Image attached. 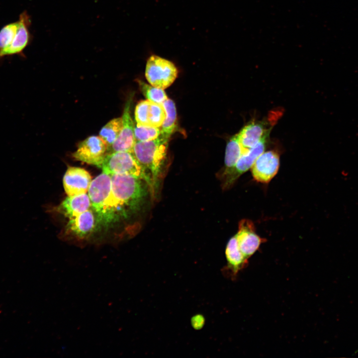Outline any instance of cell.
Returning a JSON list of instances; mask_svg holds the SVG:
<instances>
[{
  "label": "cell",
  "instance_id": "1",
  "mask_svg": "<svg viewBox=\"0 0 358 358\" xmlns=\"http://www.w3.org/2000/svg\"><path fill=\"white\" fill-rule=\"evenodd\" d=\"M169 139L160 135L152 140L135 141L132 151L150 180V187L153 193H155V189L163 176Z\"/></svg>",
  "mask_w": 358,
  "mask_h": 358
},
{
  "label": "cell",
  "instance_id": "2",
  "mask_svg": "<svg viewBox=\"0 0 358 358\" xmlns=\"http://www.w3.org/2000/svg\"><path fill=\"white\" fill-rule=\"evenodd\" d=\"M88 192L91 207L101 223L108 224L126 215L113 194L110 176L98 175L91 180Z\"/></svg>",
  "mask_w": 358,
  "mask_h": 358
},
{
  "label": "cell",
  "instance_id": "3",
  "mask_svg": "<svg viewBox=\"0 0 358 358\" xmlns=\"http://www.w3.org/2000/svg\"><path fill=\"white\" fill-rule=\"evenodd\" d=\"M110 177L113 194L125 213L138 209L147 194L143 179L125 174Z\"/></svg>",
  "mask_w": 358,
  "mask_h": 358
},
{
  "label": "cell",
  "instance_id": "4",
  "mask_svg": "<svg viewBox=\"0 0 358 358\" xmlns=\"http://www.w3.org/2000/svg\"><path fill=\"white\" fill-rule=\"evenodd\" d=\"M101 168L102 173L109 176L125 174L141 179L150 186L148 176L132 152L118 151L108 153Z\"/></svg>",
  "mask_w": 358,
  "mask_h": 358
},
{
  "label": "cell",
  "instance_id": "5",
  "mask_svg": "<svg viewBox=\"0 0 358 358\" xmlns=\"http://www.w3.org/2000/svg\"><path fill=\"white\" fill-rule=\"evenodd\" d=\"M178 70L172 61L156 55H151L147 59L145 77L152 86L165 89L175 81Z\"/></svg>",
  "mask_w": 358,
  "mask_h": 358
},
{
  "label": "cell",
  "instance_id": "6",
  "mask_svg": "<svg viewBox=\"0 0 358 358\" xmlns=\"http://www.w3.org/2000/svg\"><path fill=\"white\" fill-rule=\"evenodd\" d=\"M281 114L278 110L271 111L267 119L251 121L242 128L237 133L243 148L242 155L261 140L268 139L271 128Z\"/></svg>",
  "mask_w": 358,
  "mask_h": 358
},
{
  "label": "cell",
  "instance_id": "7",
  "mask_svg": "<svg viewBox=\"0 0 358 358\" xmlns=\"http://www.w3.org/2000/svg\"><path fill=\"white\" fill-rule=\"evenodd\" d=\"M108 148L99 136H90L80 143L72 156L77 160L101 168Z\"/></svg>",
  "mask_w": 358,
  "mask_h": 358
},
{
  "label": "cell",
  "instance_id": "8",
  "mask_svg": "<svg viewBox=\"0 0 358 358\" xmlns=\"http://www.w3.org/2000/svg\"><path fill=\"white\" fill-rule=\"evenodd\" d=\"M279 164V155L277 151H265L251 168L254 179L258 182L268 183L277 173Z\"/></svg>",
  "mask_w": 358,
  "mask_h": 358
},
{
  "label": "cell",
  "instance_id": "9",
  "mask_svg": "<svg viewBox=\"0 0 358 358\" xmlns=\"http://www.w3.org/2000/svg\"><path fill=\"white\" fill-rule=\"evenodd\" d=\"M133 95L134 94L131 93L126 100L122 116L121 130L116 140L108 147V153L118 151L130 152L132 151L135 143V126L130 114V108Z\"/></svg>",
  "mask_w": 358,
  "mask_h": 358
},
{
  "label": "cell",
  "instance_id": "10",
  "mask_svg": "<svg viewBox=\"0 0 358 358\" xmlns=\"http://www.w3.org/2000/svg\"><path fill=\"white\" fill-rule=\"evenodd\" d=\"M235 235L239 248L248 261L259 249L261 244L266 241L256 233L254 223L247 219H243L239 222L238 231Z\"/></svg>",
  "mask_w": 358,
  "mask_h": 358
},
{
  "label": "cell",
  "instance_id": "11",
  "mask_svg": "<svg viewBox=\"0 0 358 358\" xmlns=\"http://www.w3.org/2000/svg\"><path fill=\"white\" fill-rule=\"evenodd\" d=\"M268 140H261L241 155L231 172L221 181L224 189L231 187L241 175L251 168L256 159L265 151Z\"/></svg>",
  "mask_w": 358,
  "mask_h": 358
},
{
  "label": "cell",
  "instance_id": "12",
  "mask_svg": "<svg viewBox=\"0 0 358 358\" xmlns=\"http://www.w3.org/2000/svg\"><path fill=\"white\" fill-rule=\"evenodd\" d=\"M91 181L90 174L85 169L70 167L63 177V185L68 196L86 193Z\"/></svg>",
  "mask_w": 358,
  "mask_h": 358
},
{
  "label": "cell",
  "instance_id": "13",
  "mask_svg": "<svg viewBox=\"0 0 358 358\" xmlns=\"http://www.w3.org/2000/svg\"><path fill=\"white\" fill-rule=\"evenodd\" d=\"M18 21L19 26L15 37L9 47L0 52V59L6 56L20 54L31 40L29 31L31 21L26 11L20 14Z\"/></svg>",
  "mask_w": 358,
  "mask_h": 358
},
{
  "label": "cell",
  "instance_id": "14",
  "mask_svg": "<svg viewBox=\"0 0 358 358\" xmlns=\"http://www.w3.org/2000/svg\"><path fill=\"white\" fill-rule=\"evenodd\" d=\"M95 217L93 210L89 209L69 220L66 231L80 238H85L93 230Z\"/></svg>",
  "mask_w": 358,
  "mask_h": 358
},
{
  "label": "cell",
  "instance_id": "15",
  "mask_svg": "<svg viewBox=\"0 0 358 358\" xmlns=\"http://www.w3.org/2000/svg\"><path fill=\"white\" fill-rule=\"evenodd\" d=\"M91 206L90 197L86 193L68 196L57 207V211L71 219L90 209Z\"/></svg>",
  "mask_w": 358,
  "mask_h": 358
},
{
  "label": "cell",
  "instance_id": "16",
  "mask_svg": "<svg viewBox=\"0 0 358 358\" xmlns=\"http://www.w3.org/2000/svg\"><path fill=\"white\" fill-rule=\"evenodd\" d=\"M225 256L227 268L234 277L238 272L247 266V260L241 252L236 235L232 237L227 243L225 249Z\"/></svg>",
  "mask_w": 358,
  "mask_h": 358
},
{
  "label": "cell",
  "instance_id": "17",
  "mask_svg": "<svg viewBox=\"0 0 358 358\" xmlns=\"http://www.w3.org/2000/svg\"><path fill=\"white\" fill-rule=\"evenodd\" d=\"M242 153L243 148L236 134L231 137L226 145L224 167L219 175L221 181L233 170Z\"/></svg>",
  "mask_w": 358,
  "mask_h": 358
},
{
  "label": "cell",
  "instance_id": "18",
  "mask_svg": "<svg viewBox=\"0 0 358 358\" xmlns=\"http://www.w3.org/2000/svg\"><path fill=\"white\" fill-rule=\"evenodd\" d=\"M162 105L166 112V117L160 127V135L165 138L170 139L176 127V107L173 100L168 98L163 102Z\"/></svg>",
  "mask_w": 358,
  "mask_h": 358
},
{
  "label": "cell",
  "instance_id": "19",
  "mask_svg": "<svg viewBox=\"0 0 358 358\" xmlns=\"http://www.w3.org/2000/svg\"><path fill=\"white\" fill-rule=\"evenodd\" d=\"M122 127V117L110 120L100 130L99 136L110 147L118 137Z\"/></svg>",
  "mask_w": 358,
  "mask_h": 358
},
{
  "label": "cell",
  "instance_id": "20",
  "mask_svg": "<svg viewBox=\"0 0 358 358\" xmlns=\"http://www.w3.org/2000/svg\"><path fill=\"white\" fill-rule=\"evenodd\" d=\"M140 90L143 94L151 102L162 104L168 96L163 89L148 85L140 80H138Z\"/></svg>",
  "mask_w": 358,
  "mask_h": 358
},
{
  "label": "cell",
  "instance_id": "21",
  "mask_svg": "<svg viewBox=\"0 0 358 358\" xmlns=\"http://www.w3.org/2000/svg\"><path fill=\"white\" fill-rule=\"evenodd\" d=\"M19 26L18 20L5 25L0 30V52L12 43Z\"/></svg>",
  "mask_w": 358,
  "mask_h": 358
},
{
  "label": "cell",
  "instance_id": "22",
  "mask_svg": "<svg viewBox=\"0 0 358 358\" xmlns=\"http://www.w3.org/2000/svg\"><path fill=\"white\" fill-rule=\"evenodd\" d=\"M161 134L160 127L152 126H135V141H148L158 138Z\"/></svg>",
  "mask_w": 358,
  "mask_h": 358
},
{
  "label": "cell",
  "instance_id": "23",
  "mask_svg": "<svg viewBox=\"0 0 358 358\" xmlns=\"http://www.w3.org/2000/svg\"><path fill=\"white\" fill-rule=\"evenodd\" d=\"M166 117V112L162 104L150 102L149 110V126L160 127Z\"/></svg>",
  "mask_w": 358,
  "mask_h": 358
},
{
  "label": "cell",
  "instance_id": "24",
  "mask_svg": "<svg viewBox=\"0 0 358 358\" xmlns=\"http://www.w3.org/2000/svg\"><path fill=\"white\" fill-rule=\"evenodd\" d=\"M151 101L142 100L137 104L135 110V118L137 126H149V110Z\"/></svg>",
  "mask_w": 358,
  "mask_h": 358
},
{
  "label": "cell",
  "instance_id": "25",
  "mask_svg": "<svg viewBox=\"0 0 358 358\" xmlns=\"http://www.w3.org/2000/svg\"><path fill=\"white\" fill-rule=\"evenodd\" d=\"M204 318L200 314L194 316L191 320V325L196 330L202 328L204 324Z\"/></svg>",
  "mask_w": 358,
  "mask_h": 358
}]
</instances>
